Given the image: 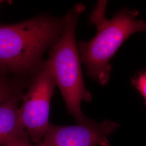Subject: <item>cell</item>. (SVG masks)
Segmentation results:
<instances>
[{
  "label": "cell",
  "mask_w": 146,
  "mask_h": 146,
  "mask_svg": "<svg viewBox=\"0 0 146 146\" xmlns=\"http://www.w3.org/2000/svg\"><path fill=\"white\" fill-rule=\"evenodd\" d=\"M107 1H98L89 16V22L97 28L96 34L89 41L78 42V47L88 76L102 86L109 81L110 61L122 44L132 34L146 29V22L137 19V11L123 9L107 19Z\"/></svg>",
  "instance_id": "7a4b0ae2"
},
{
  "label": "cell",
  "mask_w": 146,
  "mask_h": 146,
  "mask_svg": "<svg viewBox=\"0 0 146 146\" xmlns=\"http://www.w3.org/2000/svg\"><path fill=\"white\" fill-rule=\"evenodd\" d=\"M2 2V1H0V4H1Z\"/></svg>",
  "instance_id": "30bf717a"
},
{
  "label": "cell",
  "mask_w": 146,
  "mask_h": 146,
  "mask_svg": "<svg viewBox=\"0 0 146 146\" xmlns=\"http://www.w3.org/2000/svg\"><path fill=\"white\" fill-rule=\"evenodd\" d=\"M23 94H16L0 103V146L16 140H29L19 115V104Z\"/></svg>",
  "instance_id": "8992f818"
},
{
  "label": "cell",
  "mask_w": 146,
  "mask_h": 146,
  "mask_svg": "<svg viewBox=\"0 0 146 146\" xmlns=\"http://www.w3.org/2000/svg\"><path fill=\"white\" fill-rule=\"evenodd\" d=\"M65 24L66 15H40L0 25V74L31 80L42 66L44 53L58 40Z\"/></svg>",
  "instance_id": "6da1fadb"
},
{
  "label": "cell",
  "mask_w": 146,
  "mask_h": 146,
  "mask_svg": "<svg viewBox=\"0 0 146 146\" xmlns=\"http://www.w3.org/2000/svg\"></svg>",
  "instance_id": "8fae6325"
},
{
  "label": "cell",
  "mask_w": 146,
  "mask_h": 146,
  "mask_svg": "<svg viewBox=\"0 0 146 146\" xmlns=\"http://www.w3.org/2000/svg\"><path fill=\"white\" fill-rule=\"evenodd\" d=\"M120 127L109 120L101 122L90 120L72 125L50 123L41 143L43 146H112L109 137Z\"/></svg>",
  "instance_id": "5b68a950"
},
{
  "label": "cell",
  "mask_w": 146,
  "mask_h": 146,
  "mask_svg": "<svg viewBox=\"0 0 146 146\" xmlns=\"http://www.w3.org/2000/svg\"><path fill=\"white\" fill-rule=\"evenodd\" d=\"M31 82V80L23 78L11 80L0 74V103L16 94L23 93V90L28 87Z\"/></svg>",
  "instance_id": "52a82bcc"
},
{
  "label": "cell",
  "mask_w": 146,
  "mask_h": 146,
  "mask_svg": "<svg viewBox=\"0 0 146 146\" xmlns=\"http://www.w3.org/2000/svg\"><path fill=\"white\" fill-rule=\"evenodd\" d=\"M56 84L47 60L32 78L19 108L22 125L33 142H42L50 125V101Z\"/></svg>",
  "instance_id": "277c9868"
},
{
  "label": "cell",
  "mask_w": 146,
  "mask_h": 146,
  "mask_svg": "<svg viewBox=\"0 0 146 146\" xmlns=\"http://www.w3.org/2000/svg\"><path fill=\"white\" fill-rule=\"evenodd\" d=\"M131 83L146 101V68L138 72L134 76Z\"/></svg>",
  "instance_id": "ba28073f"
},
{
  "label": "cell",
  "mask_w": 146,
  "mask_h": 146,
  "mask_svg": "<svg viewBox=\"0 0 146 146\" xmlns=\"http://www.w3.org/2000/svg\"><path fill=\"white\" fill-rule=\"evenodd\" d=\"M28 142H30L29 140H16V141L11 142L5 146H26Z\"/></svg>",
  "instance_id": "9c48e42d"
},
{
  "label": "cell",
  "mask_w": 146,
  "mask_h": 146,
  "mask_svg": "<svg viewBox=\"0 0 146 146\" xmlns=\"http://www.w3.org/2000/svg\"><path fill=\"white\" fill-rule=\"evenodd\" d=\"M84 9V5L78 4L68 11L62 33L49 49L47 60L68 114L75 118L77 124H85L90 121L83 114L81 104L82 101L90 102L92 100L84 83L81 60L75 40L78 16Z\"/></svg>",
  "instance_id": "3957f363"
}]
</instances>
